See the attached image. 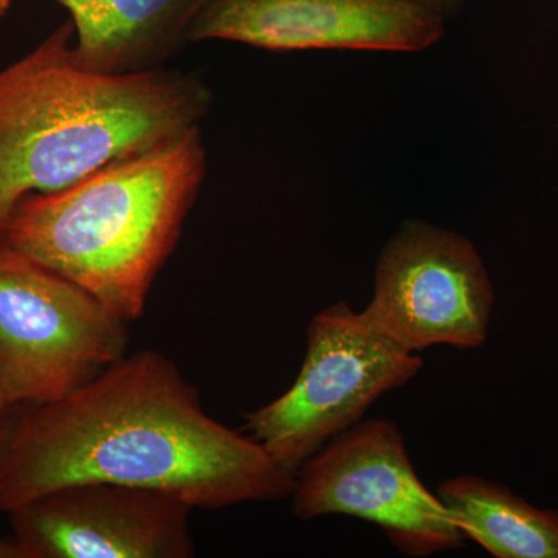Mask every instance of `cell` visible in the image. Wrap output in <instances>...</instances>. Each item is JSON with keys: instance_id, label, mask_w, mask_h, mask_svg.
<instances>
[{"instance_id": "cell-1", "label": "cell", "mask_w": 558, "mask_h": 558, "mask_svg": "<svg viewBox=\"0 0 558 558\" xmlns=\"http://www.w3.org/2000/svg\"><path fill=\"white\" fill-rule=\"evenodd\" d=\"M296 473L209 416L199 389L157 351L126 354L43 405L11 407L0 440V512L70 484L167 492L194 509L290 497Z\"/></svg>"}, {"instance_id": "cell-2", "label": "cell", "mask_w": 558, "mask_h": 558, "mask_svg": "<svg viewBox=\"0 0 558 558\" xmlns=\"http://www.w3.org/2000/svg\"><path fill=\"white\" fill-rule=\"evenodd\" d=\"M73 38L65 21L0 70V231L22 197L68 189L199 130L215 102L197 72L83 69Z\"/></svg>"}, {"instance_id": "cell-3", "label": "cell", "mask_w": 558, "mask_h": 558, "mask_svg": "<svg viewBox=\"0 0 558 558\" xmlns=\"http://www.w3.org/2000/svg\"><path fill=\"white\" fill-rule=\"evenodd\" d=\"M202 128L54 193L22 197L0 241L75 282L128 325L142 318L207 175Z\"/></svg>"}, {"instance_id": "cell-4", "label": "cell", "mask_w": 558, "mask_h": 558, "mask_svg": "<svg viewBox=\"0 0 558 558\" xmlns=\"http://www.w3.org/2000/svg\"><path fill=\"white\" fill-rule=\"evenodd\" d=\"M422 366L416 352L371 328L341 301L311 319L299 376L284 395L245 416V432L281 468L296 473Z\"/></svg>"}, {"instance_id": "cell-5", "label": "cell", "mask_w": 558, "mask_h": 558, "mask_svg": "<svg viewBox=\"0 0 558 558\" xmlns=\"http://www.w3.org/2000/svg\"><path fill=\"white\" fill-rule=\"evenodd\" d=\"M128 323L87 290L0 241V387L43 405L126 355Z\"/></svg>"}, {"instance_id": "cell-6", "label": "cell", "mask_w": 558, "mask_h": 558, "mask_svg": "<svg viewBox=\"0 0 558 558\" xmlns=\"http://www.w3.org/2000/svg\"><path fill=\"white\" fill-rule=\"evenodd\" d=\"M301 520L348 515L369 521L407 557L462 546L449 509L418 480L402 432L384 418L355 424L301 465L292 492Z\"/></svg>"}, {"instance_id": "cell-7", "label": "cell", "mask_w": 558, "mask_h": 558, "mask_svg": "<svg viewBox=\"0 0 558 558\" xmlns=\"http://www.w3.org/2000/svg\"><path fill=\"white\" fill-rule=\"evenodd\" d=\"M495 293L475 245L450 230L409 220L388 241L373 299L360 315L389 340L418 352L486 343Z\"/></svg>"}, {"instance_id": "cell-8", "label": "cell", "mask_w": 558, "mask_h": 558, "mask_svg": "<svg viewBox=\"0 0 558 558\" xmlns=\"http://www.w3.org/2000/svg\"><path fill=\"white\" fill-rule=\"evenodd\" d=\"M193 509L154 488L81 483L7 515L22 558H191Z\"/></svg>"}, {"instance_id": "cell-9", "label": "cell", "mask_w": 558, "mask_h": 558, "mask_svg": "<svg viewBox=\"0 0 558 558\" xmlns=\"http://www.w3.org/2000/svg\"><path fill=\"white\" fill-rule=\"evenodd\" d=\"M442 17L405 0H215L191 43L256 49L418 51L446 33Z\"/></svg>"}, {"instance_id": "cell-10", "label": "cell", "mask_w": 558, "mask_h": 558, "mask_svg": "<svg viewBox=\"0 0 558 558\" xmlns=\"http://www.w3.org/2000/svg\"><path fill=\"white\" fill-rule=\"evenodd\" d=\"M75 28L73 60L106 75L153 72L191 44L215 0H54Z\"/></svg>"}, {"instance_id": "cell-11", "label": "cell", "mask_w": 558, "mask_h": 558, "mask_svg": "<svg viewBox=\"0 0 558 558\" xmlns=\"http://www.w3.org/2000/svg\"><path fill=\"white\" fill-rule=\"evenodd\" d=\"M465 538L497 558H558V510L538 509L510 488L457 476L436 490Z\"/></svg>"}, {"instance_id": "cell-12", "label": "cell", "mask_w": 558, "mask_h": 558, "mask_svg": "<svg viewBox=\"0 0 558 558\" xmlns=\"http://www.w3.org/2000/svg\"><path fill=\"white\" fill-rule=\"evenodd\" d=\"M405 2L421 7V9L427 10L446 21L447 17L454 16L458 13L464 0H405Z\"/></svg>"}, {"instance_id": "cell-13", "label": "cell", "mask_w": 558, "mask_h": 558, "mask_svg": "<svg viewBox=\"0 0 558 558\" xmlns=\"http://www.w3.org/2000/svg\"><path fill=\"white\" fill-rule=\"evenodd\" d=\"M0 558H22L20 545L13 534L10 537H0Z\"/></svg>"}, {"instance_id": "cell-14", "label": "cell", "mask_w": 558, "mask_h": 558, "mask_svg": "<svg viewBox=\"0 0 558 558\" xmlns=\"http://www.w3.org/2000/svg\"><path fill=\"white\" fill-rule=\"evenodd\" d=\"M11 405L7 399L5 392L0 387V440H2L3 429H5L7 421H9Z\"/></svg>"}, {"instance_id": "cell-15", "label": "cell", "mask_w": 558, "mask_h": 558, "mask_svg": "<svg viewBox=\"0 0 558 558\" xmlns=\"http://www.w3.org/2000/svg\"><path fill=\"white\" fill-rule=\"evenodd\" d=\"M11 5V0H0V17L9 11Z\"/></svg>"}]
</instances>
